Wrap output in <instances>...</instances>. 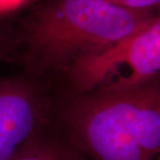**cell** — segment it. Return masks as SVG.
<instances>
[{"mask_svg": "<svg viewBox=\"0 0 160 160\" xmlns=\"http://www.w3.org/2000/svg\"><path fill=\"white\" fill-rule=\"evenodd\" d=\"M160 19L154 15L131 34L75 62L65 72L72 94L120 92L158 79Z\"/></svg>", "mask_w": 160, "mask_h": 160, "instance_id": "3957f363", "label": "cell"}, {"mask_svg": "<svg viewBox=\"0 0 160 160\" xmlns=\"http://www.w3.org/2000/svg\"><path fill=\"white\" fill-rule=\"evenodd\" d=\"M50 126L90 160H154L160 150L159 80L120 92L72 94Z\"/></svg>", "mask_w": 160, "mask_h": 160, "instance_id": "6da1fadb", "label": "cell"}, {"mask_svg": "<svg viewBox=\"0 0 160 160\" xmlns=\"http://www.w3.org/2000/svg\"><path fill=\"white\" fill-rule=\"evenodd\" d=\"M154 16L104 0H59L30 26L23 62L30 74L66 71L81 58L120 39Z\"/></svg>", "mask_w": 160, "mask_h": 160, "instance_id": "7a4b0ae2", "label": "cell"}, {"mask_svg": "<svg viewBox=\"0 0 160 160\" xmlns=\"http://www.w3.org/2000/svg\"><path fill=\"white\" fill-rule=\"evenodd\" d=\"M7 50V45H6V38H4L3 35L0 32V60L5 56Z\"/></svg>", "mask_w": 160, "mask_h": 160, "instance_id": "52a82bcc", "label": "cell"}, {"mask_svg": "<svg viewBox=\"0 0 160 160\" xmlns=\"http://www.w3.org/2000/svg\"><path fill=\"white\" fill-rule=\"evenodd\" d=\"M42 89L29 80L0 78V160H12L50 125Z\"/></svg>", "mask_w": 160, "mask_h": 160, "instance_id": "277c9868", "label": "cell"}, {"mask_svg": "<svg viewBox=\"0 0 160 160\" xmlns=\"http://www.w3.org/2000/svg\"><path fill=\"white\" fill-rule=\"evenodd\" d=\"M114 6L135 11H150L159 5L160 0H104Z\"/></svg>", "mask_w": 160, "mask_h": 160, "instance_id": "8992f818", "label": "cell"}, {"mask_svg": "<svg viewBox=\"0 0 160 160\" xmlns=\"http://www.w3.org/2000/svg\"><path fill=\"white\" fill-rule=\"evenodd\" d=\"M12 160H90L50 125L27 142Z\"/></svg>", "mask_w": 160, "mask_h": 160, "instance_id": "5b68a950", "label": "cell"}]
</instances>
